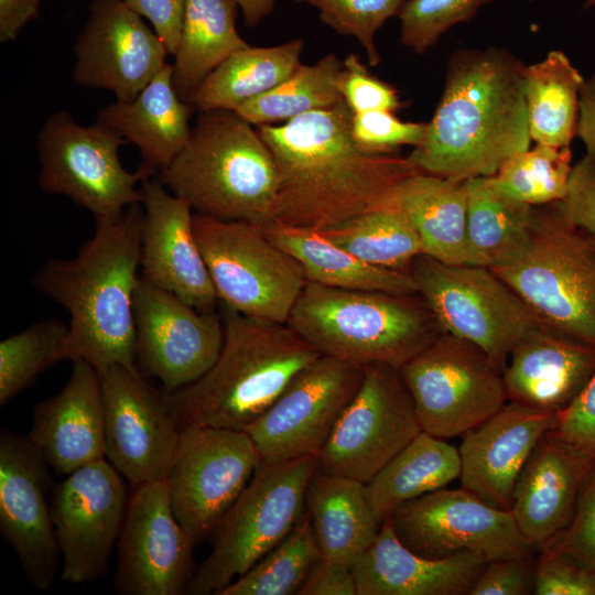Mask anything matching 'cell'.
<instances>
[{"label": "cell", "mask_w": 595, "mask_h": 595, "mask_svg": "<svg viewBox=\"0 0 595 595\" xmlns=\"http://www.w3.org/2000/svg\"><path fill=\"white\" fill-rule=\"evenodd\" d=\"M493 0H407L398 13L400 42L425 54L454 25L468 22Z\"/></svg>", "instance_id": "ee69618b"}, {"label": "cell", "mask_w": 595, "mask_h": 595, "mask_svg": "<svg viewBox=\"0 0 595 595\" xmlns=\"http://www.w3.org/2000/svg\"><path fill=\"white\" fill-rule=\"evenodd\" d=\"M58 475L105 458V412L99 372L73 361L71 376L55 396L37 403L28 434Z\"/></svg>", "instance_id": "484cf974"}, {"label": "cell", "mask_w": 595, "mask_h": 595, "mask_svg": "<svg viewBox=\"0 0 595 595\" xmlns=\"http://www.w3.org/2000/svg\"><path fill=\"white\" fill-rule=\"evenodd\" d=\"M594 464L588 453L554 430L539 440L516 482L509 510L537 550L567 528Z\"/></svg>", "instance_id": "d4e9b609"}, {"label": "cell", "mask_w": 595, "mask_h": 595, "mask_svg": "<svg viewBox=\"0 0 595 595\" xmlns=\"http://www.w3.org/2000/svg\"><path fill=\"white\" fill-rule=\"evenodd\" d=\"M461 476L458 448L422 431L367 484V494L382 523L402 504L446 487Z\"/></svg>", "instance_id": "e575fe53"}, {"label": "cell", "mask_w": 595, "mask_h": 595, "mask_svg": "<svg viewBox=\"0 0 595 595\" xmlns=\"http://www.w3.org/2000/svg\"><path fill=\"white\" fill-rule=\"evenodd\" d=\"M595 6V0H585L584 8H592Z\"/></svg>", "instance_id": "680465c9"}, {"label": "cell", "mask_w": 595, "mask_h": 595, "mask_svg": "<svg viewBox=\"0 0 595 595\" xmlns=\"http://www.w3.org/2000/svg\"><path fill=\"white\" fill-rule=\"evenodd\" d=\"M351 115L334 107L280 125L257 127L278 171L273 223L322 230L391 206L394 188L418 170L394 153L364 150L351 134Z\"/></svg>", "instance_id": "6da1fadb"}, {"label": "cell", "mask_w": 595, "mask_h": 595, "mask_svg": "<svg viewBox=\"0 0 595 595\" xmlns=\"http://www.w3.org/2000/svg\"><path fill=\"white\" fill-rule=\"evenodd\" d=\"M224 344L214 366L172 392L165 405L180 430L244 431L321 353L288 323L247 316L220 304Z\"/></svg>", "instance_id": "277c9868"}, {"label": "cell", "mask_w": 595, "mask_h": 595, "mask_svg": "<svg viewBox=\"0 0 595 595\" xmlns=\"http://www.w3.org/2000/svg\"><path fill=\"white\" fill-rule=\"evenodd\" d=\"M536 558V595H595V571L552 542Z\"/></svg>", "instance_id": "f6af8a7d"}, {"label": "cell", "mask_w": 595, "mask_h": 595, "mask_svg": "<svg viewBox=\"0 0 595 595\" xmlns=\"http://www.w3.org/2000/svg\"><path fill=\"white\" fill-rule=\"evenodd\" d=\"M585 79L567 56L553 50L526 66V99L531 140L570 147L577 136L580 93Z\"/></svg>", "instance_id": "8d00e7d4"}, {"label": "cell", "mask_w": 595, "mask_h": 595, "mask_svg": "<svg viewBox=\"0 0 595 595\" xmlns=\"http://www.w3.org/2000/svg\"><path fill=\"white\" fill-rule=\"evenodd\" d=\"M316 468L315 456L260 464L213 532L212 551L186 594L218 595L279 544L305 511Z\"/></svg>", "instance_id": "ba28073f"}, {"label": "cell", "mask_w": 595, "mask_h": 595, "mask_svg": "<svg viewBox=\"0 0 595 595\" xmlns=\"http://www.w3.org/2000/svg\"><path fill=\"white\" fill-rule=\"evenodd\" d=\"M577 136L586 148V156L595 162V75L584 82L580 93Z\"/></svg>", "instance_id": "9f6ffc18"}, {"label": "cell", "mask_w": 595, "mask_h": 595, "mask_svg": "<svg viewBox=\"0 0 595 595\" xmlns=\"http://www.w3.org/2000/svg\"><path fill=\"white\" fill-rule=\"evenodd\" d=\"M41 0H0V41L17 39L22 28L39 13Z\"/></svg>", "instance_id": "11a10c76"}, {"label": "cell", "mask_w": 595, "mask_h": 595, "mask_svg": "<svg viewBox=\"0 0 595 595\" xmlns=\"http://www.w3.org/2000/svg\"><path fill=\"white\" fill-rule=\"evenodd\" d=\"M410 273L442 332L472 342L504 368L515 346L543 323L489 268L421 253Z\"/></svg>", "instance_id": "30bf717a"}, {"label": "cell", "mask_w": 595, "mask_h": 595, "mask_svg": "<svg viewBox=\"0 0 595 595\" xmlns=\"http://www.w3.org/2000/svg\"><path fill=\"white\" fill-rule=\"evenodd\" d=\"M138 369L172 392L202 378L224 344L220 313L201 312L140 275L134 293Z\"/></svg>", "instance_id": "ac0fdd59"}, {"label": "cell", "mask_w": 595, "mask_h": 595, "mask_svg": "<svg viewBox=\"0 0 595 595\" xmlns=\"http://www.w3.org/2000/svg\"><path fill=\"white\" fill-rule=\"evenodd\" d=\"M534 554L487 561L469 595L533 594Z\"/></svg>", "instance_id": "681fc988"}, {"label": "cell", "mask_w": 595, "mask_h": 595, "mask_svg": "<svg viewBox=\"0 0 595 595\" xmlns=\"http://www.w3.org/2000/svg\"><path fill=\"white\" fill-rule=\"evenodd\" d=\"M129 496L123 476L106 458L76 469L55 487L51 511L63 581L85 584L106 575Z\"/></svg>", "instance_id": "e0dca14e"}, {"label": "cell", "mask_w": 595, "mask_h": 595, "mask_svg": "<svg viewBox=\"0 0 595 595\" xmlns=\"http://www.w3.org/2000/svg\"><path fill=\"white\" fill-rule=\"evenodd\" d=\"M143 207L96 218L95 234L73 259H50L33 288L69 313L57 360H83L99 374L113 365L137 367L133 302L140 274Z\"/></svg>", "instance_id": "3957f363"}, {"label": "cell", "mask_w": 595, "mask_h": 595, "mask_svg": "<svg viewBox=\"0 0 595 595\" xmlns=\"http://www.w3.org/2000/svg\"><path fill=\"white\" fill-rule=\"evenodd\" d=\"M558 205L573 225L595 240V162L586 155L573 165L566 196Z\"/></svg>", "instance_id": "f907efd6"}, {"label": "cell", "mask_w": 595, "mask_h": 595, "mask_svg": "<svg viewBox=\"0 0 595 595\" xmlns=\"http://www.w3.org/2000/svg\"><path fill=\"white\" fill-rule=\"evenodd\" d=\"M131 488L118 541L117 593H187L195 574L193 549L196 544L172 511L164 479Z\"/></svg>", "instance_id": "ffe728a7"}, {"label": "cell", "mask_w": 595, "mask_h": 595, "mask_svg": "<svg viewBox=\"0 0 595 595\" xmlns=\"http://www.w3.org/2000/svg\"><path fill=\"white\" fill-rule=\"evenodd\" d=\"M260 464L245 431L202 425L180 430L164 482L172 511L195 544L213 534Z\"/></svg>", "instance_id": "5bb4252c"}, {"label": "cell", "mask_w": 595, "mask_h": 595, "mask_svg": "<svg viewBox=\"0 0 595 595\" xmlns=\"http://www.w3.org/2000/svg\"><path fill=\"white\" fill-rule=\"evenodd\" d=\"M315 8L321 22L338 34L354 37L364 48L368 64L377 66L381 56L375 42L386 21L398 15L407 0H293Z\"/></svg>", "instance_id": "7bdbcfd3"}, {"label": "cell", "mask_w": 595, "mask_h": 595, "mask_svg": "<svg viewBox=\"0 0 595 595\" xmlns=\"http://www.w3.org/2000/svg\"><path fill=\"white\" fill-rule=\"evenodd\" d=\"M73 79L109 89L117 100H133L165 66L169 54L160 36L125 0H93L78 34Z\"/></svg>", "instance_id": "7402d4cb"}, {"label": "cell", "mask_w": 595, "mask_h": 595, "mask_svg": "<svg viewBox=\"0 0 595 595\" xmlns=\"http://www.w3.org/2000/svg\"><path fill=\"white\" fill-rule=\"evenodd\" d=\"M126 143L97 122L82 126L66 110L56 111L37 137L39 185L67 196L95 219L116 217L141 202L137 185L148 177L122 166L119 149Z\"/></svg>", "instance_id": "7c38bea8"}, {"label": "cell", "mask_w": 595, "mask_h": 595, "mask_svg": "<svg viewBox=\"0 0 595 595\" xmlns=\"http://www.w3.org/2000/svg\"><path fill=\"white\" fill-rule=\"evenodd\" d=\"M261 228L269 239L299 261L307 282L348 290L418 293L410 272L372 266L337 246L320 230L278 223Z\"/></svg>", "instance_id": "1f68e13d"}, {"label": "cell", "mask_w": 595, "mask_h": 595, "mask_svg": "<svg viewBox=\"0 0 595 595\" xmlns=\"http://www.w3.org/2000/svg\"><path fill=\"white\" fill-rule=\"evenodd\" d=\"M363 378L364 366L326 355L304 368L271 407L244 430L261 464L317 457Z\"/></svg>", "instance_id": "9a60e30c"}, {"label": "cell", "mask_w": 595, "mask_h": 595, "mask_svg": "<svg viewBox=\"0 0 595 595\" xmlns=\"http://www.w3.org/2000/svg\"><path fill=\"white\" fill-rule=\"evenodd\" d=\"M288 324L321 355L402 367L442 329L419 293L348 290L306 282Z\"/></svg>", "instance_id": "8992f818"}, {"label": "cell", "mask_w": 595, "mask_h": 595, "mask_svg": "<svg viewBox=\"0 0 595 595\" xmlns=\"http://www.w3.org/2000/svg\"><path fill=\"white\" fill-rule=\"evenodd\" d=\"M338 90L353 113L370 110L396 112L402 106L398 90L375 76L356 54H348L343 61Z\"/></svg>", "instance_id": "7dc6e473"}, {"label": "cell", "mask_w": 595, "mask_h": 595, "mask_svg": "<svg viewBox=\"0 0 595 595\" xmlns=\"http://www.w3.org/2000/svg\"><path fill=\"white\" fill-rule=\"evenodd\" d=\"M422 431L399 369L365 365L357 393L317 456V469L367 484Z\"/></svg>", "instance_id": "4fadbf2b"}, {"label": "cell", "mask_w": 595, "mask_h": 595, "mask_svg": "<svg viewBox=\"0 0 595 595\" xmlns=\"http://www.w3.org/2000/svg\"><path fill=\"white\" fill-rule=\"evenodd\" d=\"M240 9L244 22L248 28L259 25L270 15L278 0H232Z\"/></svg>", "instance_id": "6f0895ef"}, {"label": "cell", "mask_w": 595, "mask_h": 595, "mask_svg": "<svg viewBox=\"0 0 595 595\" xmlns=\"http://www.w3.org/2000/svg\"><path fill=\"white\" fill-rule=\"evenodd\" d=\"M301 37L271 45L247 46L231 54L198 86L190 99L198 111L231 110L289 77L302 63Z\"/></svg>", "instance_id": "d590c367"}, {"label": "cell", "mask_w": 595, "mask_h": 595, "mask_svg": "<svg viewBox=\"0 0 595 595\" xmlns=\"http://www.w3.org/2000/svg\"><path fill=\"white\" fill-rule=\"evenodd\" d=\"M320 556L310 516L305 510L279 544L218 595L298 594Z\"/></svg>", "instance_id": "ab89813d"}, {"label": "cell", "mask_w": 595, "mask_h": 595, "mask_svg": "<svg viewBox=\"0 0 595 595\" xmlns=\"http://www.w3.org/2000/svg\"><path fill=\"white\" fill-rule=\"evenodd\" d=\"M343 61L328 53L314 64H301L270 90L241 104L235 112L255 127L280 125L343 101L338 77Z\"/></svg>", "instance_id": "74e56055"}, {"label": "cell", "mask_w": 595, "mask_h": 595, "mask_svg": "<svg viewBox=\"0 0 595 595\" xmlns=\"http://www.w3.org/2000/svg\"><path fill=\"white\" fill-rule=\"evenodd\" d=\"M486 563L469 551L443 559L421 556L398 539L386 519L353 573L357 595H469Z\"/></svg>", "instance_id": "83f0119b"}, {"label": "cell", "mask_w": 595, "mask_h": 595, "mask_svg": "<svg viewBox=\"0 0 595 595\" xmlns=\"http://www.w3.org/2000/svg\"><path fill=\"white\" fill-rule=\"evenodd\" d=\"M298 595H357L353 567L320 556Z\"/></svg>", "instance_id": "db71d44e"}, {"label": "cell", "mask_w": 595, "mask_h": 595, "mask_svg": "<svg viewBox=\"0 0 595 595\" xmlns=\"http://www.w3.org/2000/svg\"><path fill=\"white\" fill-rule=\"evenodd\" d=\"M100 375L105 412V458L131 487L163 480L180 429L163 393L138 367L113 365Z\"/></svg>", "instance_id": "d6986e66"}, {"label": "cell", "mask_w": 595, "mask_h": 595, "mask_svg": "<svg viewBox=\"0 0 595 595\" xmlns=\"http://www.w3.org/2000/svg\"><path fill=\"white\" fill-rule=\"evenodd\" d=\"M530 143L526 65L505 48H463L451 55L425 138L407 159L419 172L469 180L495 175Z\"/></svg>", "instance_id": "7a4b0ae2"}, {"label": "cell", "mask_w": 595, "mask_h": 595, "mask_svg": "<svg viewBox=\"0 0 595 595\" xmlns=\"http://www.w3.org/2000/svg\"><path fill=\"white\" fill-rule=\"evenodd\" d=\"M549 542L595 571V464L583 482L572 521Z\"/></svg>", "instance_id": "c3c4849f"}, {"label": "cell", "mask_w": 595, "mask_h": 595, "mask_svg": "<svg viewBox=\"0 0 595 595\" xmlns=\"http://www.w3.org/2000/svg\"><path fill=\"white\" fill-rule=\"evenodd\" d=\"M558 412L508 401L461 437V487L486 504L510 510L519 474L539 440L554 430Z\"/></svg>", "instance_id": "cb8c5ba5"}, {"label": "cell", "mask_w": 595, "mask_h": 595, "mask_svg": "<svg viewBox=\"0 0 595 595\" xmlns=\"http://www.w3.org/2000/svg\"><path fill=\"white\" fill-rule=\"evenodd\" d=\"M68 324L57 318L36 322L0 343V404L26 389L48 366L58 363Z\"/></svg>", "instance_id": "b9f144b4"}, {"label": "cell", "mask_w": 595, "mask_h": 595, "mask_svg": "<svg viewBox=\"0 0 595 595\" xmlns=\"http://www.w3.org/2000/svg\"><path fill=\"white\" fill-rule=\"evenodd\" d=\"M143 226L140 275L201 312L219 303L196 240L193 208L156 177L140 183Z\"/></svg>", "instance_id": "603a6c76"}, {"label": "cell", "mask_w": 595, "mask_h": 595, "mask_svg": "<svg viewBox=\"0 0 595 595\" xmlns=\"http://www.w3.org/2000/svg\"><path fill=\"white\" fill-rule=\"evenodd\" d=\"M595 374V346L542 323L511 350L508 401L561 413Z\"/></svg>", "instance_id": "4316f807"}, {"label": "cell", "mask_w": 595, "mask_h": 595, "mask_svg": "<svg viewBox=\"0 0 595 595\" xmlns=\"http://www.w3.org/2000/svg\"><path fill=\"white\" fill-rule=\"evenodd\" d=\"M554 431L595 461V374L577 398L559 414Z\"/></svg>", "instance_id": "816d5d0a"}, {"label": "cell", "mask_w": 595, "mask_h": 595, "mask_svg": "<svg viewBox=\"0 0 595 595\" xmlns=\"http://www.w3.org/2000/svg\"><path fill=\"white\" fill-rule=\"evenodd\" d=\"M533 207L502 193L491 176L467 180L466 264L498 269L524 248Z\"/></svg>", "instance_id": "d6a6232c"}, {"label": "cell", "mask_w": 595, "mask_h": 595, "mask_svg": "<svg viewBox=\"0 0 595 595\" xmlns=\"http://www.w3.org/2000/svg\"><path fill=\"white\" fill-rule=\"evenodd\" d=\"M305 506L321 558L348 567L371 545L382 524L366 483L317 468L309 482Z\"/></svg>", "instance_id": "f546056e"}, {"label": "cell", "mask_w": 595, "mask_h": 595, "mask_svg": "<svg viewBox=\"0 0 595 595\" xmlns=\"http://www.w3.org/2000/svg\"><path fill=\"white\" fill-rule=\"evenodd\" d=\"M195 107L183 100L172 82V64L130 101L116 100L101 108L96 121L140 150L139 170L148 177L163 171L190 140Z\"/></svg>", "instance_id": "f1b7e54d"}, {"label": "cell", "mask_w": 595, "mask_h": 595, "mask_svg": "<svg viewBox=\"0 0 595 595\" xmlns=\"http://www.w3.org/2000/svg\"><path fill=\"white\" fill-rule=\"evenodd\" d=\"M48 465L29 436L0 433V531L15 551L26 581L47 591L61 552L46 500Z\"/></svg>", "instance_id": "44dd1931"}, {"label": "cell", "mask_w": 595, "mask_h": 595, "mask_svg": "<svg viewBox=\"0 0 595 595\" xmlns=\"http://www.w3.org/2000/svg\"><path fill=\"white\" fill-rule=\"evenodd\" d=\"M398 539L414 553L443 559L462 551L487 561L533 554L510 511L495 508L463 487L428 493L388 518Z\"/></svg>", "instance_id": "2e32d148"}, {"label": "cell", "mask_w": 595, "mask_h": 595, "mask_svg": "<svg viewBox=\"0 0 595 595\" xmlns=\"http://www.w3.org/2000/svg\"><path fill=\"white\" fill-rule=\"evenodd\" d=\"M504 369L477 345L442 332L399 371L422 430L446 440L462 436L508 402Z\"/></svg>", "instance_id": "8fae6325"}, {"label": "cell", "mask_w": 595, "mask_h": 595, "mask_svg": "<svg viewBox=\"0 0 595 595\" xmlns=\"http://www.w3.org/2000/svg\"><path fill=\"white\" fill-rule=\"evenodd\" d=\"M320 231L337 246L380 268L410 272L413 260L423 253L416 230L394 206L366 212Z\"/></svg>", "instance_id": "f35d334b"}, {"label": "cell", "mask_w": 595, "mask_h": 595, "mask_svg": "<svg viewBox=\"0 0 595 595\" xmlns=\"http://www.w3.org/2000/svg\"><path fill=\"white\" fill-rule=\"evenodd\" d=\"M238 9L232 0H186L172 64V82L183 100L188 102L210 73L249 46L236 26Z\"/></svg>", "instance_id": "836d02e7"}, {"label": "cell", "mask_w": 595, "mask_h": 595, "mask_svg": "<svg viewBox=\"0 0 595 595\" xmlns=\"http://www.w3.org/2000/svg\"><path fill=\"white\" fill-rule=\"evenodd\" d=\"M570 147L538 144L512 155L491 176L506 195L531 206L562 201L567 193L573 165Z\"/></svg>", "instance_id": "60d3db41"}, {"label": "cell", "mask_w": 595, "mask_h": 595, "mask_svg": "<svg viewBox=\"0 0 595 595\" xmlns=\"http://www.w3.org/2000/svg\"><path fill=\"white\" fill-rule=\"evenodd\" d=\"M193 225L219 303L247 316L288 323L307 282L299 261L259 226L196 213Z\"/></svg>", "instance_id": "9c48e42d"}, {"label": "cell", "mask_w": 595, "mask_h": 595, "mask_svg": "<svg viewBox=\"0 0 595 595\" xmlns=\"http://www.w3.org/2000/svg\"><path fill=\"white\" fill-rule=\"evenodd\" d=\"M156 177L196 214L259 227L273 223V155L257 127L235 111H199L188 142Z\"/></svg>", "instance_id": "5b68a950"}, {"label": "cell", "mask_w": 595, "mask_h": 595, "mask_svg": "<svg viewBox=\"0 0 595 595\" xmlns=\"http://www.w3.org/2000/svg\"><path fill=\"white\" fill-rule=\"evenodd\" d=\"M391 206L416 230L424 255L466 263L467 180L415 172L394 188Z\"/></svg>", "instance_id": "4dcf8cb0"}, {"label": "cell", "mask_w": 595, "mask_h": 595, "mask_svg": "<svg viewBox=\"0 0 595 595\" xmlns=\"http://www.w3.org/2000/svg\"><path fill=\"white\" fill-rule=\"evenodd\" d=\"M142 18L150 21L169 54L176 52L186 0H125Z\"/></svg>", "instance_id": "f5cc1de1"}, {"label": "cell", "mask_w": 595, "mask_h": 595, "mask_svg": "<svg viewBox=\"0 0 595 595\" xmlns=\"http://www.w3.org/2000/svg\"><path fill=\"white\" fill-rule=\"evenodd\" d=\"M493 271L544 324L595 346V240L558 202L533 207L524 248Z\"/></svg>", "instance_id": "52a82bcc"}, {"label": "cell", "mask_w": 595, "mask_h": 595, "mask_svg": "<svg viewBox=\"0 0 595 595\" xmlns=\"http://www.w3.org/2000/svg\"><path fill=\"white\" fill-rule=\"evenodd\" d=\"M351 134L364 150L394 153L403 145L419 147L426 134L428 122L400 120L388 110H370L351 115Z\"/></svg>", "instance_id": "bcb514c9"}]
</instances>
